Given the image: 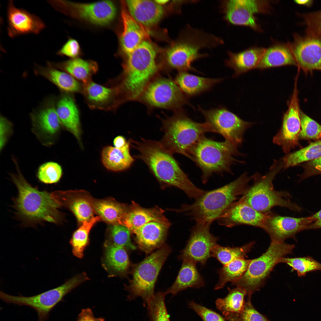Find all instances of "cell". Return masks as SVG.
Segmentation results:
<instances>
[{"label":"cell","mask_w":321,"mask_h":321,"mask_svg":"<svg viewBox=\"0 0 321 321\" xmlns=\"http://www.w3.org/2000/svg\"><path fill=\"white\" fill-rule=\"evenodd\" d=\"M89 279L86 273L83 272L68 279L59 287L40 294L30 297L20 295L14 296L1 291L0 299L8 303L19 306H26L37 312L38 321H45L50 312L68 293L74 288Z\"/></svg>","instance_id":"11"},{"label":"cell","mask_w":321,"mask_h":321,"mask_svg":"<svg viewBox=\"0 0 321 321\" xmlns=\"http://www.w3.org/2000/svg\"><path fill=\"white\" fill-rule=\"evenodd\" d=\"M155 1L158 4L161 5L165 4L169 1L168 0H155Z\"/></svg>","instance_id":"60"},{"label":"cell","mask_w":321,"mask_h":321,"mask_svg":"<svg viewBox=\"0 0 321 321\" xmlns=\"http://www.w3.org/2000/svg\"><path fill=\"white\" fill-rule=\"evenodd\" d=\"M7 18L8 33L11 37L29 33L37 34L45 27L38 17L16 8L11 1L8 4Z\"/></svg>","instance_id":"21"},{"label":"cell","mask_w":321,"mask_h":321,"mask_svg":"<svg viewBox=\"0 0 321 321\" xmlns=\"http://www.w3.org/2000/svg\"><path fill=\"white\" fill-rule=\"evenodd\" d=\"M141 141L130 139V145L139 152L135 157L142 160L160 182L182 190L195 200L206 191L196 186L180 168L172 154L160 141L141 139Z\"/></svg>","instance_id":"1"},{"label":"cell","mask_w":321,"mask_h":321,"mask_svg":"<svg viewBox=\"0 0 321 321\" xmlns=\"http://www.w3.org/2000/svg\"><path fill=\"white\" fill-rule=\"evenodd\" d=\"M294 244L271 241L266 251L259 257L251 260L245 273L239 280L232 283L243 289L248 298L259 290L270 273L281 258L292 253Z\"/></svg>","instance_id":"10"},{"label":"cell","mask_w":321,"mask_h":321,"mask_svg":"<svg viewBox=\"0 0 321 321\" xmlns=\"http://www.w3.org/2000/svg\"><path fill=\"white\" fill-rule=\"evenodd\" d=\"M198 109L215 133L237 147L242 143L244 133L252 125L223 108L206 110L199 107Z\"/></svg>","instance_id":"14"},{"label":"cell","mask_w":321,"mask_h":321,"mask_svg":"<svg viewBox=\"0 0 321 321\" xmlns=\"http://www.w3.org/2000/svg\"><path fill=\"white\" fill-rule=\"evenodd\" d=\"M189 307L195 311L203 321H226L220 314L193 301L188 303Z\"/></svg>","instance_id":"50"},{"label":"cell","mask_w":321,"mask_h":321,"mask_svg":"<svg viewBox=\"0 0 321 321\" xmlns=\"http://www.w3.org/2000/svg\"><path fill=\"white\" fill-rule=\"evenodd\" d=\"M163 137L160 142L172 154L178 153L190 158V151L199 139L207 132L215 133L205 122L194 121L183 112H178L163 121Z\"/></svg>","instance_id":"7"},{"label":"cell","mask_w":321,"mask_h":321,"mask_svg":"<svg viewBox=\"0 0 321 321\" xmlns=\"http://www.w3.org/2000/svg\"><path fill=\"white\" fill-rule=\"evenodd\" d=\"M300 117L301 129L299 139L321 140V125L301 110Z\"/></svg>","instance_id":"47"},{"label":"cell","mask_w":321,"mask_h":321,"mask_svg":"<svg viewBox=\"0 0 321 321\" xmlns=\"http://www.w3.org/2000/svg\"><path fill=\"white\" fill-rule=\"evenodd\" d=\"M55 65L84 83L90 81L92 76L97 70L95 62L80 58H74Z\"/></svg>","instance_id":"38"},{"label":"cell","mask_w":321,"mask_h":321,"mask_svg":"<svg viewBox=\"0 0 321 321\" xmlns=\"http://www.w3.org/2000/svg\"><path fill=\"white\" fill-rule=\"evenodd\" d=\"M306 33L321 37V10L303 14Z\"/></svg>","instance_id":"49"},{"label":"cell","mask_w":321,"mask_h":321,"mask_svg":"<svg viewBox=\"0 0 321 321\" xmlns=\"http://www.w3.org/2000/svg\"><path fill=\"white\" fill-rule=\"evenodd\" d=\"M304 171L300 176V180L313 175L321 174V157L302 165Z\"/></svg>","instance_id":"52"},{"label":"cell","mask_w":321,"mask_h":321,"mask_svg":"<svg viewBox=\"0 0 321 321\" xmlns=\"http://www.w3.org/2000/svg\"><path fill=\"white\" fill-rule=\"evenodd\" d=\"M251 261L244 258H238L224 265L218 271L219 279L214 289L223 288L228 282L233 283L239 280L246 272Z\"/></svg>","instance_id":"39"},{"label":"cell","mask_w":321,"mask_h":321,"mask_svg":"<svg viewBox=\"0 0 321 321\" xmlns=\"http://www.w3.org/2000/svg\"><path fill=\"white\" fill-rule=\"evenodd\" d=\"M156 56L153 45L145 40L127 55L120 81L115 86L122 101L140 97L157 72Z\"/></svg>","instance_id":"3"},{"label":"cell","mask_w":321,"mask_h":321,"mask_svg":"<svg viewBox=\"0 0 321 321\" xmlns=\"http://www.w3.org/2000/svg\"><path fill=\"white\" fill-rule=\"evenodd\" d=\"M131 232L122 224L111 225L107 231L106 241L123 247L127 250L134 251L137 247L132 242Z\"/></svg>","instance_id":"44"},{"label":"cell","mask_w":321,"mask_h":321,"mask_svg":"<svg viewBox=\"0 0 321 321\" xmlns=\"http://www.w3.org/2000/svg\"><path fill=\"white\" fill-rule=\"evenodd\" d=\"M310 216L312 222L307 226L306 230L321 229V209Z\"/></svg>","instance_id":"56"},{"label":"cell","mask_w":321,"mask_h":321,"mask_svg":"<svg viewBox=\"0 0 321 321\" xmlns=\"http://www.w3.org/2000/svg\"><path fill=\"white\" fill-rule=\"evenodd\" d=\"M164 292L159 291L145 303L150 321H170L166 307Z\"/></svg>","instance_id":"46"},{"label":"cell","mask_w":321,"mask_h":321,"mask_svg":"<svg viewBox=\"0 0 321 321\" xmlns=\"http://www.w3.org/2000/svg\"><path fill=\"white\" fill-rule=\"evenodd\" d=\"M313 1L311 0H297L295 1V2L298 4L306 5L307 6H311L313 3Z\"/></svg>","instance_id":"59"},{"label":"cell","mask_w":321,"mask_h":321,"mask_svg":"<svg viewBox=\"0 0 321 321\" xmlns=\"http://www.w3.org/2000/svg\"><path fill=\"white\" fill-rule=\"evenodd\" d=\"M224 43L221 37L188 24L180 39L167 51L166 61L171 67L180 72L197 71L192 66V63L209 56L200 51L205 48H214Z\"/></svg>","instance_id":"5"},{"label":"cell","mask_w":321,"mask_h":321,"mask_svg":"<svg viewBox=\"0 0 321 321\" xmlns=\"http://www.w3.org/2000/svg\"><path fill=\"white\" fill-rule=\"evenodd\" d=\"M225 319L228 321H240L238 315L233 314H223Z\"/></svg>","instance_id":"58"},{"label":"cell","mask_w":321,"mask_h":321,"mask_svg":"<svg viewBox=\"0 0 321 321\" xmlns=\"http://www.w3.org/2000/svg\"><path fill=\"white\" fill-rule=\"evenodd\" d=\"M254 175L249 176L244 173L230 183L208 191L192 204H185L179 209L196 223H210L217 219L238 197L243 195L249 186Z\"/></svg>","instance_id":"4"},{"label":"cell","mask_w":321,"mask_h":321,"mask_svg":"<svg viewBox=\"0 0 321 321\" xmlns=\"http://www.w3.org/2000/svg\"><path fill=\"white\" fill-rule=\"evenodd\" d=\"M297 64L287 44H278L272 46L265 51L256 68L264 69Z\"/></svg>","instance_id":"35"},{"label":"cell","mask_w":321,"mask_h":321,"mask_svg":"<svg viewBox=\"0 0 321 321\" xmlns=\"http://www.w3.org/2000/svg\"><path fill=\"white\" fill-rule=\"evenodd\" d=\"M76 321H105L103 317L95 318L91 309H82L78 315Z\"/></svg>","instance_id":"55"},{"label":"cell","mask_w":321,"mask_h":321,"mask_svg":"<svg viewBox=\"0 0 321 321\" xmlns=\"http://www.w3.org/2000/svg\"><path fill=\"white\" fill-rule=\"evenodd\" d=\"M321 157V140L311 142L307 147L289 153L282 158L283 168L286 169L304 162H309Z\"/></svg>","instance_id":"41"},{"label":"cell","mask_w":321,"mask_h":321,"mask_svg":"<svg viewBox=\"0 0 321 321\" xmlns=\"http://www.w3.org/2000/svg\"><path fill=\"white\" fill-rule=\"evenodd\" d=\"M163 213L162 209L157 207L144 208L133 202L128 210L122 224L132 233L140 227L151 222L156 221L170 225Z\"/></svg>","instance_id":"28"},{"label":"cell","mask_w":321,"mask_h":321,"mask_svg":"<svg viewBox=\"0 0 321 321\" xmlns=\"http://www.w3.org/2000/svg\"><path fill=\"white\" fill-rule=\"evenodd\" d=\"M150 106L157 108L178 109L189 102L175 81L165 78L150 82L141 96Z\"/></svg>","instance_id":"15"},{"label":"cell","mask_w":321,"mask_h":321,"mask_svg":"<svg viewBox=\"0 0 321 321\" xmlns=\"http://www.w3.org/2000/svg\"><path fill=\"white\" fill-rule=\"evenodd\" d=\"M82 88L86 101L92 108L112 109L120 103L119 93L115 86H106L90 80L84 83Z\"/></svg>","instance_id":"23"},{"label":"cell","mask_w":321,"mask_h":321,"mask_svg":"<svg viewBox=\"0 0 321 321\" xmlns=\"http://www.w3.org/2000/svg\"><path fill=\"white\" fill-rule=\"evenodd\" d=\"M251 299L248 298L243 311L238 315L240 321H270L255 309Z\"/></svg>","instance_id":"51"},{"label":"cell","mask_w":321,"mask_h":321,"mask_svg":"<svg viewBox=\"0 0 321 321\" xmlns=\"http://www.w3.org/2000/svg\"><path fill=\"white\" fill-rule=\"evenodd\" d=\"M46 67H37L36 73L50 81L62 90L67 93H76L82 90L78 80L68 73L55 69L50 64Z\"/></svg>","instance_id":"36"},{"label":"cell","mask_w":321,"mask_h":321,"mask_svg":"<svg viewBox=\"0 0 321 321\" xmlns=\"http://www.w3.org/2000/svg\"><path fill=\"white\" fill-rule=\"evenodd\" d=\"M93 206L95 212L111 225L122 224L128 210L123 204L109 199L94 201Z\"/></svg>","instance_id":"37"},{"label":"cell","mask_w":321,"mask_h":321,"mask_svg":"<svg viewBox=\"0 0 321 321\" xmlns=\"http://www.w3.org/2000/svg\"><path fill=\"white\" fill-rule=\"evenodd\" d=\"M125 3L132 17L145 26L151 27L156 24L164 14L163 8L155 1L131 0H127Z\"/></svg>","instance_id":"25"},{"label":"cell","mask_w":321,"mask_h":321,"mask_svg":"<svg viewBox=\"0 0 321 321\" xmlns=\"http://www.w3.org/2000/svg\"><path fill=\"white\" fill-rule=\"evenodd\" d=\"M32 119L35 132L41 138L51 140L59 131L61 123L53 104L48 105L35 113Z\"/></svg>","instance_id":"26"},{"label":"cell","mask_w":321,"mask_h":321,"mask_svg":"<svg viewBox=\"0 0 321 321\" xmlns=\"http://www.w3.org/2000/svg\"><path fill=\"white\" fill-rule=\"evenodd\" d=\"M80 52V47L78 42L75 40H68L59 51V55H65L72 58L77 56Z\"/></svg>","instance_id":"53"},{"label":"cell","mask_w":321,"mask_h":321,"mask_svg":"<svg viewBox=\"0 0 321 321\" xmlns=\"http://www.w3.org/2000/svg\"><path fill=\"white\" fill-rule=\"evenodd\" d=\"M268 213L257 211L241 197L231 205L217 220L219 225L228 227L246 225L263 229Z\"/></svg>","instance_id":"20"},{"label":"cell","mask_w":321,"mask_h":321,"mask_svg":"<svg viewBox=\"0 0 321 321\" xmlns=\"http://www.w3.org/2000/svg\"><path fill=\"white\" fill-rule=\"evenodd\" d=\"M282 168L281 158L275 160L265 175H262L258 173L254 174V184L241 198L255 210L262 213L270 212L271 209L275 206L286 207L296 212L301 211L302 208L291 201L288 193L274 189L273 180Z\"/></svg>","instance_id":"6"},{"label":"cell","mask_w":321,"mask_h":321,"mask_svg":"<svg viewBox=\"0 0 321 321\" xmlns=\"http://www.w3.org/2000/svg\"><path fill=\"white\" fill-rule=\"evenodd\" d=\"M125 138L122 136H119L115 138L113 141L114 147L121 148L124 147L128 143Z\"/></svg>","instance_id":"57"},{"label":"cell","mask_w":321,"mask_h":321,"mask_svg":"<svg viewBox=\"0 0 321 321\" xmlns=\"http://www.w3.org/2000/svg\"><path fill=\"white\" fill-rule=\"evenodd\" d=\"M48 3L58 10L98 25L109 23L116 14L115 5L110 1L88 3L49 1Z\"/></svg>","instance_id":"13"},{"label":"cell","mask_w":321,"mask_h":321,"mask_svg":"<svg viewBox=\"0 0 321 321\" xmlns=\"http://www.w3.org/2000/svg\"><path fill=\"white\" fill-rule=\"evenodd\" d=\"M191 230L190 238L185 247L182 250L179 258L204 265L211 257V251L217 245L218 238L210 231L211 224L204 222H196Z\"/></svg>","instance_id":"18"},{"label":"cell","mask_w":321,"mask_h":321,"mask_svg":"<svg viewBox=\"0 0 321 321\" xmlns=\"http://www.w3.org/2000/svg\"><path fill=\"white\" fill-rule=\"evenodd\" d=\"M121 16L123 29L120 43L123 51L127 55L144 41L146 33L141 24L132 17L124 5L122 7Z\"/></svg>","instance_id":"30"},{"label":"cell","mask_w":321,"mask_h":321,"mask_svg":"<svg viewBox=\"0 0 321 321\" xmlns=\"http://www.w3.org/2000/svg\"><path fill=\"white\" fill-rule=\"evenodd\" d=\"M15 163L17 173L11 174L18 194L14 200L16 214L24 222L33 224L43 221L55 224L59 222L62 215L58 208L60 206L50 193L40 191L32 187L21 174Z\"/></svg>","instance_id":"2"},{"label":"cell","mask_w":321,"mask_h":321,"mask_svg":"<svg viewBox=\"0 0 321 321\" xmlns=\"http://www.w3.org/2000/svg\"><path fill=\"white\" fill-rule=\"evenodd\" d=\"M170 225L152 221L140 227L133 233L139 249L146 254H151L165 245Z\"/></svg>","instance_id":"22"},{"label":"cell","mask_w":321,"mask_h":321,"mask_svg":"<svg viewBox=\"0 0 321 321\" xmlns=\"http://www.w3.org/2000/svg\"><path fill=\"white\" fill-rule=\"evenodd\" d=\"M222 80V78H205L187 72H180L176 76L175 81L185 95L192 96L209 90Z\"/></svg>","instance_id":"34"},{"label":"cell","mask_w":321,"mask_h":321,"mask_svg":"<svg viewBox=\"0 0 321 321\" xmlns=\"http://www.w3.org/2000/svg\"><path fill=\"white\" fill-rule=\"evenodd\" d=\"M55 200L61 206L68 208L73 213L78 221L82 224L91 220L95 211L94 200L84 195L71 196L67 192L56 191L51 193Z\"/></svg>","instance_id":"24"},{"label":"cell","mask_w":321,"mask_h":321,"mask_svg":"<svg viewBox=\"0 0 321 321\" xmlns=\"http://www.w3.org/2000/svg\"><path fill=\"white\" fill-rule=\"evenodd\" d=\"M171 251V248L165 245L141 262L132 265V278L125 288L128 293V300L140 297L145 303L153 297L157 277Z\"/></svg>","instance_id":"9"},{"label":"cell","mask_w":321,"mask_h":321,"mask_svg":"<svg viewBox=\"0 0 321 321\" xmlns=\"http://www.w3.org/2000/svg\"><path fill=\"white\" fill-rule=\"evenodd\" d=\"M254 243L251 242L241 247H224L218 244L213 247L211 257L216 258L223 265L237 259L244 258Z\"/></svg>","instance_id":"43"},{"label":"cell","mask_w":321,"mask_h":321,"mask_svg":"<svg viewBox=\"0 0 321 321\" xmlns=\"http://www.w3.org/2000/svg\"><path fill=\"white\" fill-rule=\"evenodd\" d=\"M101 219L99 216L94 217L90 220L83 223L74 232L70 243L75 257L80 259L83 257L84 250L89 243L90 232L93 226Z\"/></svg>","instance_id":"42"},{"label":"cell","mask_w":321,"mask_h":321,"mask_svg":"<svg viewBox=\"0 0 321 321\" xmlns=\"http://www.w3.org/2000/svg\"><path fill=\"white\" fill-rule=\"evenodd\" d=\"M196 263L188 260H183L178 276L173 284L164 292L166 295H175L189 287L199 288L204 285L202 276L196 266Z\"/></svg>","instance_id":"32"},{"label":"cell","mask_w":321,"mask_h":321,"mask_svg":"<svg viewBox=\"0 0 321 321\" xmlns=\"http://www.w3.org/2000/svg\"><path fill=\"white\" fill-rule=\"evenodd\" d=\"M56 107L61 124L80 141L81 130L79 114L73 98L70 95H64L58 102Z\"/></svg>","instance_id":"31"},{"label":"cell","mask_w":321,"mask_h":321,"mask_svg":"<svg viewBox=\"0 0 321 321\" xmlns=\"http://www.w3.org/2000/svg\"><path fill=\"white\" fill-rule=\"evenodd\" d=\"M312 222L310 216L295 218L282 216L270 212L262 229L269 235L271 241L283 242L286 239L295 240L296 234L305 230Z\"/></svg>","instance_id":"19"},{"label":"cell","mask_w":321,"mask_h":321,"mask_svg":"<svg viewBox=\"0 0 321 321\" xmlns=\"http://www.w3.org/2000/svg\"><path fill=\"white\" fill-rule=\"evenodd\" d=\"M298 79H295L294 89L288 108L284 114L281 127L273 141L274 144L281 146L286 153H289L292 149L300 146L299 135L301 123L298 89Z\"/></svg>","instance_id":"16"},{"label":"cell","mask_w":321,"mask_h":321,"mask_svg":"<svg viewBox=\"0 0 321 321\" xmlns=\"http://www.w3.org/2000/svg\"><path fill=\"white\" fill-rule=\"evenodd\" d=\"M130 141L121 148L111 146L104 147L101 153L102 163L107 169L114 171L126 170L132 164L134 159L130 153Z\"/></svg>","instance_id":"33"},{"label":"cell","mask_w":321,"mask_h":321,"mask_svg":"<svg viewBox=\"0 0 321 321\" xmlns=\"http://www.w3.org/2000/svg\"><path fill=\"white\" fill-rule=\"evenodd\" d=\"M240 154L237 147L229 141H216L204 135L191 149L190 158L201 170L205 183L214 173L231 172L233 164L242 162L234 157Z\"/></svg>","instance_id":"8"},{"label":"cell","mask_w":321,"mask_h":321,"mask_svg":"<svg viewBox=\"0 0 321 321\" xmlns=\"http://www.w3.org/2000/svg\"><path fill=\"white\" fill-rule=\"evenodd\" d=\"M280 263H285L292 268V271H296L298 276H305L309 272L321 271V263L310 256L299 257H283Z\"/></svg>","instance_id":"45"},{"label":"cell","mask_w":321,"mask_h":321,"mask_svg":"<svg viewBox=\"0 0 321 321\" xmlns=\"http://www.w3.org/2000/svg\"><path fill=\"white\" fill-rule=\"evenodd\" d=\"M270 2L266 0H223L221 1L219 7L224 20L228 23L248 26L260 32L262 29L254 15L270 12Z\"/></svg>","instance_id":"12"},{"label":"cell","mask_w":321,"mask_h":321,"mask_svg":"<svg viewBox=\"0 0 321 321\" xmlns=\"http://www.w3.org/2000/svg\"><path fill=\"white\" fill-rule=\"evenodd\" d=\"M12 131V124L4 117L0 120V150L3 149Z\"/></svg>","instance_id":"54"},{"label":"cell","mask_w":321,"mask_h":321,"mask_svg":"<svg viewBox=\"0 0 321 321\" xmlns=\"http://www.w3.org/2000/svg\"><path fill=\"white\" fill-rule=\"evenodd\" d=\"M62 175L61 166L56 162L50 161L46 162L39 167L37 177L42 182L46 184H52L58 182Z\"/></svg>","instance_id":"48"},{"label":"cell","mask_w":321,"mask_h":321,"mask_svg":"<svg viewBox=\"0 0 321 321\" xmlns=\"http://www.w3.org/2000/svg\"><path fill=\"white\" fill-rule=\"evenodd\" d=\"M224 298H218L215 301L216 308L225 314H233L238 315L243 311L245 303L244 298L247 295L246 291L238 287L231 289Z\"/></svg>","instance_id":"40"},{"label":"cell","mask_w":321,"mask_h":321,"mask_svg":"<svg viewBox=\"0 0 321 321\" xmlns=\"http://www.w3.org/2000/svg\"><path fill=\"white\" fill-rule=\"evenodd\" d=\"M266 49L253 47L235 53L227 52L228 58L225 61L226 66L233 69V77H236L251 69L256 68Z\"/></svg>","instance_id":"29"},{"label":"cell","mask_w":321,"mask_h":321,"mask_svg":"<svg viewBox=\"0 0 321 321\" xmlns=\"http://www.w3.org/2000/svg\"><path fill=\"white\" fill-rule=\"evenodd\" d=\"M287 43L298 68L306 73L321 70V37L295 34L292 42Z\"/></svg>","instance_id":"17"},{"label":"cell","mask_w":321,"mask_h":321,"mask_svg":"<svg viewBox=\"0 0 321 321\" xmlns=\"http://www.w3.org/2000/svg\"><path fill=\"white\" fill-rule=\"evenodd\" d=\"M103 265L110 276L124 277L128 273L131 265L127 250L122 247L107 241Z\"/></svg>","instance_id":"27"}]
</instances>
